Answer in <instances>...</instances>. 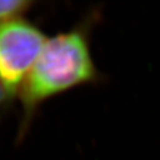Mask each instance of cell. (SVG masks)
Wrapping results in <instances>:
<instances>
[{
	"label": "cell",
	"instance_id": "3",
	"mask_svg": "<svg viewBox=\"0 0 160 160\" xmlns=\"http://www.w3.org/2000/svg\"><path fill=\"white\" fill-rule=\"evenodd\" d=\"M33 5L31 0H0V25L23 18Z\"/></svg>",
	"mask_w": 160,
	"mask_h": 160
},
{
	"label": "cell",
	"instance_id": "1",
	"mask_svg": "<svg viewBox=\"0 0 160 160\" xmlns=\"http://www.w3.org/2000/svg\"><path fill=\"white\" fill-rule=\"evenodd\" d=\"M97 19V13H89L69 30L48 38L18 93L22 110L19 141L28 132L42 103L73 88L100 80L90 45L91 30Z\"/></svg>",
	"mask_w": 160,
	"mask_h": 160
},
{
	"label": "cell",
	"instance_id": "4",
	"mask_svg": "<svg viewBox=\"0 0 160 160\" xmlns=\"http://www.w3.org/2000/svg\"><path fill=\"white\" fill-rule=\"evenodd\" d=\"M8 101H9V97H8L7 91L3 88V86L0 83V108L2 107L3 105H6Z\"/></svg>",
	"mask_w": 160,
	"mask_h": 160
},
{
	"label": "cell",
	"instance_id": "2",
	"mask_svg": "<svg viewBox=\"0 0 160 160\" xmlns=\"http://www.w3.org/2000/svg\"><path fill=\"white\" fill-rule=\"evenodd\" d=\"M47 40L42 30L23 18L0 25V83L9 100L18 97Z\"/></svg>",
	"mask_w": 160,
	"mask_h": 160
}]
</instances>
